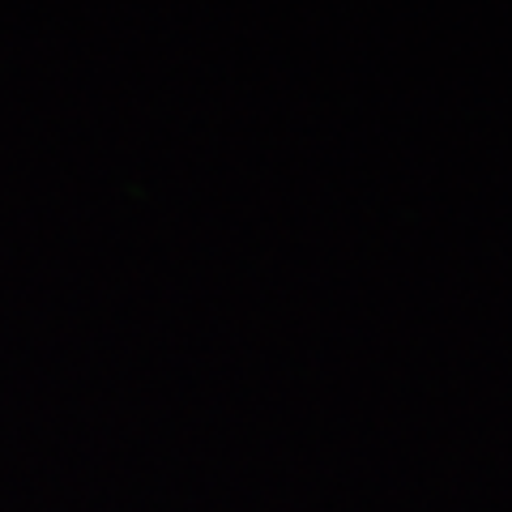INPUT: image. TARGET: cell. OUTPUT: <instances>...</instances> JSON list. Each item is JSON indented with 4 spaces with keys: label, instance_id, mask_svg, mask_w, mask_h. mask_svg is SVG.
<instances>
[]
</instances>
